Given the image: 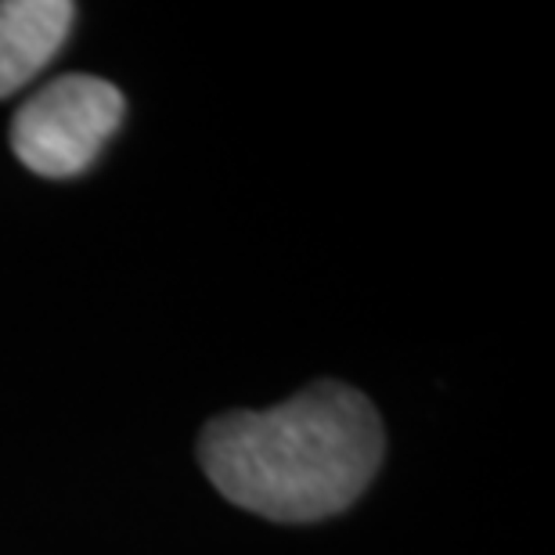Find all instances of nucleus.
<instances>
[{"label":"nucleus","mask_w":555,"mask_h":555,"mask_svg":"<svg viewBox=\"0 0 555 555\" xmlns=\"http://www.w3.org/2000/svg\"><path fill=\"white\" fill-rule=\"evenodd\" d=\"M127 102L116 83L91 73H69L40 87L11 119V149L40 177H76L98 159L124 124Z\"/></svg>","instance_id":"nucleus-2"},{"label":"nucleus","mask_w":555,"mask_h":555,"mask_svg":"<svg viewBox=\"0 0 555 555\" xmlns=\"http://www.w3.org/2000/svg\"><path fill=\"white\" fill-rule=\"evenodd\" d=\"M73 22L69 0H0V98L22 91L62 51Z\"/></svg>","instance_id":"nucleus-3"},{"label":"nucleus","mask_w":555,"mask_h":555,"mask_svg":"<svg viewBox=\"0 0 555 555\" xmlns=\"http://www.w3.org/2000/svg\"><path fill=\"white\" fill-rule=\"evenodd\" d=\"M383 448L369 397L318 383L268 412L214 418L198 437V462L231 505L274 524H314L358 502Z\"/></svg>","instance_id":"nucleus-1"}]
</instances>
